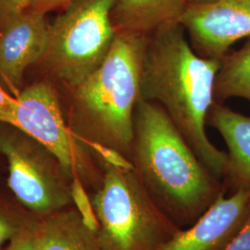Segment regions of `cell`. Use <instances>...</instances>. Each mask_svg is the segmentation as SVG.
Here are the masks:
<instances>
[{
    "label": "cell",
    "instance_id": "52a82bcc",
    "mask_svg": "<svg viewBox=\"0 0 250 250\" xmlns=\"http://www.w3.org/2000/svg\"><path fill=\"white\" fill-rule=\"evenodd\" d=\"M0 151L9 164V187L28 208L45 213L71 202L70 187L63 181L68 176L28 138L0 132Z\"/></svg>",
    "mask_w": 250,
    "mask_h": 250
},
{
    "label": "cell",
    "instance_id": "9a60e30c",
    "mask_svg": "<svg viewBox=\"0 0 250 250\" xmlns=\"http://www.w3.org/2000/svg\"><path fill=\"white\" fill-rule=\"evenodd\" d=\"M71 197L76 208V211L81 217L83 224L87 227L90 231L98 232L100 228L99 219L96 214L92 200L90 198L82 179L75 175L72 179L70 185Z\"/></svg>",
    "mask_w": 250,
    "mask_h": 250
},
{
    "label": "cell",
    "instance_id": "30bf717a",
    "mask_svg": "<svg viewBox=\"0 0 250 250\" xmlns=\"http://www.w3.org/2000/svg\"><path fill=\"white\" fill-rule=\"evenodd\" d=\"M45 13L28 9L0 31V76L17 98L27 68L42 61L49 38Z\"/></svg>",
    "mask_w": 250,
    "mask_h": 250
},
{
    "label": "cell",
    "instance_id": "44dd1931",
    "mask_svg": "<svg viewBox=\"0 0 250 250\" xmlns=\"http://www.w3.org/2000/svg\"><path fill=\"white\" fill-rule=\"evenodd\" d=\"M16 104V98L11 97L0 86V123L3 122L4 117Z\"/></svg>",
    "mask_w": 250,
    "mask_h": 250
},
{
    "label": "cell",
    "instance_id": "7a4b0ae2",
    "mask_svg": "<svg viewBox=\"0 0 250 250\" xmlns=\"http://www.w3.org/2000/svg\"><path fill=\"white\" fill-rule=\"evenodd\" d=\"M131 161L153 200L181 229L195 224L227 191L152 101L140 99L135 107Z\"/></svg>",
    "mask_w": 250,
    "mask_h": 250
},
{
    "label": "cell",
    "instance_id": "7c38bea8",
    "mask_svg": "<svg viewBox=\"0 0 250 250\" xmlns=\"http://www.w3.org/2000/svg\"><path fill=\"white\" fill-rule=\"evenodd\" d=\"M188 5V0H117L111 20L116 32L150 36L180 22Z\"/></svg>",
    "mask_w": 250,
    "mask_h": 250
},
{
    "label": "cell",
    "instance_id": "ac0fdd59",
    "mask_svg": "<svg viewBox=\"0 0 250 250\" xmlns=\"http://www.w3.org/2000/svg\"><path fill=\"white\" fill-rule=\"evenodd\" d=\"M224 250H250V212L240 232L235 235Z\"/></svg>",
    "mask_w": 250,
    "mask_h": 250
},
{
    "label": "cell",
    "instance_id": "9c48e42d",
    "mask_svg": "<svg viewBox=\"0 0 250 250\" xmlns=\"http://www.w3.org/2000/svg\"><path fill=\"white\" fill-rule=\"evenodd\" d=\"M250 212V188L220 196L197 222L181 229L159 250H224L240 232Z\"/></svg>",
    "mask_w": 250,
    "mask_h": 250
},
{
    "label": "cell",
    "instance_id": "d6986e66",
    "mask_svg": "<svg viewBox=\"0 0 250 250\" xmlns=\"http://www.w3.org/2000/svg\"><path fill=\"white\" fill-rule=\"evenodd\" d=\"M73 0H34L29 9L47 12L51 9L65 8Z\"/></svg>",
    "mask_w": 250,
    "mask_h": 250
},
{
    "label": "cell",
    "instance_id": "3957f363",
    "mask_svg": "<svg viewBox=\"0 0 250 250\" xmlns=\"http://www.w3.org/2000/svg\"><path fill=\"white\" fill-rule=\"evenodd\" d=\"M148 36L117 32L99 68L72 88L80 140L109 146L131 160L135 107L140 99L144 56Z\"/></svg>",
    "mask_w": 250,
    "mask_h": 250
},
{
    "label": "cell",
    "instance_id": "e0dca14e",
    "mask_svg": "<svg viewBox=\"0 0 250 250\" xmlns=\"http://www.w3.org/2000/svg\"><path fill=\"white\" fill-rule=\"evenodd\" d=\"M34 0H0V29L29 9Z\"/></svg>",
    "mask_w": 250,
    "mask_h": 250
},
{
    "label": "cell",
    "instance_id": "5bb4252c",
    "mask_svg": "<svg viewBox=\"0 0 250 250\" xmlns=\"http://www.w3.org/2000/svg\"><path fill=\"white\" fill-rule=\"evenodd\" d=\"M215 102L230 98L250 100V41L230 56H224L214 89Z\"/></svg>",
    "mask_w": 250,
    "mask_h": 250
},
{
    "label": "cell",
    "instance_id": "8fae6325",
    "mask_svg": "<svg viewBox=\"0 0 250 250\" xmlns=\"http://www.w3.org/2000/svg\"><path fill=\"white\" fill-rule=\"evenodd\" d=\"M208 125L222 135L228 148V167L224 179L227 190L250 188V116L215 102Z\"/></svg>",
    "mask_w": 250,
    "mask_h": 250
},
{
    "label": "cell",
    "instance_id": "7402d4cb",
    "mask_svg": "<svg viewBox=\"0 0 250 250\" xmlns=\"http://www.w3.org/2000/svg\"><path fill=\"white\" fill-rule=\"evenodd\" d=\"M8 250H39L38 238H20L14 242Z\"/></svg>",
    "mask_w": 250,
    "mask_h": 250
},
{
    "label": "cell",
    "instance_id": "603a6c76",
    "mask_svg": "<svg viewBox=\"0 0 250 250\" xmlns=\"http://www.w3.org/2000/svg\"><path fill=\"white\" fill-rule=\"evenodd\" d=\"M189 4H198V3H207V2H211L215 0H188Z\"/></svg>",
    "mask_w": 250,
    "mask_h": 250
},
{
    "label": "cell",
    "instance_id": "4fadbf2b",
    "mask_svg": "<svg viewBox=\"0 0 250 250\" xmlns=\"http://www.w3.org/2000/svg\"><path fill=\"white\" fill-rule=\"evenodd\" d=\"M37 238L39 250H105L98 232L85 227L76 210L54 217Z\"/></svg>",
    "mask_w": 250,
    "mask_h": 250
},
{
    "label": "cell",
    "instance_id": "2e32d148",
    "mask_svg": "<svg viewBox=\"0 0 250 250\" xmlns=\"http://www.w3.org/2000/svg\"><path fill=\"white\" fill-rule=\"evenodd\" d=\"M81 142L86 145L92 151L95 152L99 156V159L104 162V165L123 171L135 170L133 161L115 148L97 141L84 140Z\"/></svg>",
    "mask_w": 250,
    "mask_h": 250
},
{
    "label": "cell",
    "instance_id": "8992f818",
    "mask_svg": "<svg viewBox=\"0 0 250 250\" xmlns=\"http://www.w3.org/2000/svg\"><path fill=\"white\" fill-rule=\"evenodd\" d=\"M43 146L59 162L68 178L88 170L80 140L68 128L56 91L47 83L22 90L3 122Z\"/></svg>",
    "mask_w": 250,
    "mask_h": 250
},
{
    "label": "cell",
    "instance_id": "ba28073f",
    "mask_svg": "<svg viewBox=\"0 0 250 250\" xmlns=\"http://www.w3.org/2000/svg\"><path fill=\"white\" fill-rule=\"evenodd\" d=\"M180 23L199 56L223 59L231 45L250 37V0L189 4Z\"/></svg>",
    "mask_w": 250,
    "mask_h": 250
},
{
    "label": "cell",
    "instance_id": "6da1fadb",
    "mask_svg": "<svg viewBox=\"0 0 250 250\" xmlns=\"http://www.w3.org/2000/svg\"><path fill=\"white\" fill-rule=\"evenodd\" d=\"M222 62L223 59L199 56L180 22L162 27L148 36L140 99L159 104L199 160L224 181L228 155L217 148L206 133Z\"/></svg>",
    "mask_w": 250,
    "mask_h": 250
},
{
    "label": "cell",
    "instance_id": "277c9868",
    "mask_svg": "<svg viewBox=\"0 0 250 250\" xmlns=\"http://www.w3.org/2000/svg\"><path fill=\"white\" fill-rule=\"evenodd\" d=\"M105 166L91 198L105 250H159L181 230L153 200L134 171Z\"/></svg>",
    "mask_w": 250,
    "mask_h": 250
},
{
    "label": "cell",
    "instance_id": "ffe728a7",
    "mask_svg": "<svg viewBox=\"0 0 250 250\" xmlns=\"http://www.w3.org/2000/svg\"><path fill=\"white\" fill-rule=\"evenodd\" d=\"M15 226L6 217L0 215V249L11 239L15 233Z\"/></svg>",
    "mask_w": 250,
    "mask_h": 250
},
{
    "label": "cell",
    "instance_id": "5b68a950",
    "mask_svg": "<svg viewBox=\"0 0 250 250\" xmlns=\"http://www.w3.org/2000/svg\"><path fill=\"white\" fill-rule=\"evenodd\" d=\"M117 0H73L49 25L48 46L42 61L71 89L105 61L116 30L111 12Z\"/></svg>",
    "mask_w": 250,
    "mask_h": 250
}]
</instances>
